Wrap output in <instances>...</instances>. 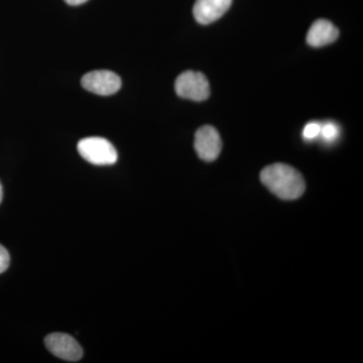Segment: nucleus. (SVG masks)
I'll list each match as a JSON object with an SVG mask.
<instances>
[{
    "mask_svg": "<svg viewBox=\"0 0 363 363\" xmlns=\"http://www.w3.org/2000/svg\"><path fill=\"white\" fill-rule=\"evenodd\" d=\"M262 183L283 200H295L304 194L306 185L300 172L286 164H272L260 173Z\"/></svg>",
    "mask_w": 363,
    "mask_h": 363,
    "instance_id": "f257e3e1",
    "label": "nucleus"
},
{
    "mask_svg": "<svg viewBox=\"0 0 363 363\" xmlns=\"http://www.w3.org/2000/svg\"><path fill=\"white\" fill-rule=\"evenodd\" d=\"M80 156L95 166H111L117 162L116 149L109 140L104 138H86L78 143Z\"/></svg>",
    "mask_w": 363,
    "mask_h": 363,
    "instance_id": "f03ea898",
    "label": "nucleus"
},
{
    "mask_svg": "<svg viewBox=\"0 0 363 363\" xmlns=\"http://www.w3.org/2000/svg\"><path fill=\"white\" fill-rule=\"evenodd\" d=\"M175 90L178 96L193 101H204L210 96L207 78L200 72L186 71L177 78Z\"/></svg>",
    "mask_w": 363,
    "mask_h": 363,
    "instance_id": "7ed1b4c3",
    "label": "nucleus"
},
{
    "mask_svg": "<svg viewBox=\"0 0 363 363\" xmlns=\"http://www.w3.org/2000/svg\"><path fill=\"white\" fill-rule=\"evenodd\" d=\"M81 85L91 93L109 96L121 89V79L111 71H92L83 76Z\"/></svg>",
    "mask_w": 363,
    "mask_h": 363,
    "instance_id": "20e7f679",
    "label": "nucleus"
},
{
    "mask_svg": "<svg viewBox=\"0 0 363 363\" xmlns=\"http://www.w3.org/2000/svg\"><path fill=\"white\" fill-rule=\"evenodd\" d=\"M45 344L52 355L67 362H79L83 357L82 347L69 334H50L45 338Z\"/></svg>",
    "mask_w": 363,
    "mask_h": 363,
    "instance_id": "39448f33",
    "label": "nucleus"
},
{
    "mask_svg": "<svg viewBox=\"0 0 363 363\" xmlns=\"http://www.w3.org/2000/svg\"><path fill=\"white\" fill-rule=\"evenodd\" d=\"M194 145L200 159L205 162H213L220 155L221 138L213 126H202L196 133Z\"/></svg>",
    "mask_w": 363,
    "mask_h": 363,
    "instance_id": "423d86ee",
    "label": "nucleus"
},
{
    "mask_svg": "<svg viewBox=\"0 0 363 363\" xmlns=\"http://www.w3.org/2000/svg\"><path fill=\"white\" fill-rule=\"evenodd\" d=\"M233 0H196L193 13L200 25H210L221 18L231 6Z\"/></svg>",
    "mask_w": 363,
    "mask_h": 363,
    "instance_id": "0eeeda50",
    "label": "nucleus"
},
{
    "mask_svg": "<svg viewBox=\"0 0 363 363\" xmlns=\"http://www.w3.org/2000/svg\"><path fill=\"white\" fill-rule=\"evenodd\" d=\"M338 37V28L333 23L326 20H318L307 33V43L313 48L324 47L335 42Z\"/></svg>",
    "mask_w": 363,
    "mask_h": 363,
    "instance_id": "6e6552de",
    "label": "nucleus"
},
{
    "mask_svg": "<svg viewBox=\"0 0 363 363\" xmlns=\"http://www.w3.org/2000/svg\"><path fill=\"white\" fill-rule=\"evenodd\" d=\"M338 133L339 130L336 124L328 123H325L323 126L321 125L320 135H322L324 140H327V142H333V140H336V138H337Z\"/></svg>",
    "mask_w": 363,
    "mask_h": 363,
    "instance_id": "1a4fd4ad",
    "label": "nucleus"
},
{
    "mask_svg": "<svg viewBox=\"0 0 363 363\" xmlns=\"http://www.w3.org/2000/svg\"><path fill=\"white\" fill-rule=\"evenodd\" d=\"M321 131V124L318 123H309L306 124L304 130H303V136L305 140H312L320 135Z\"/></svg>",
    "mask_w": 363,
    "mask_h": 363,
    "instance_id": "9d476101",
    "label": "nucleus"
},
{
    "mask_svg": "<svg viewBox=\"0 0 363 363\" xmlns=\"http://www.w3.org/2000/svg\"><path fill=\"white\" fill-rule=\"evenodd\" d=\"M11 262V257L6 248L0 245V274L6 271Z\"/></svg>",
    "mask_w": 363,
    "mask_h": 363,
    "instance_id": "9b49d317",
    "label": "nucleus"
},
{
    "mask_svg": "<svg viewBox=\"0 0 363 363\" xmlns=\"http://www.w3.org/2000/svg\"><path fill=\"white\" fill-rule=\"evenodd\" d=\"M87 1L88 0H65L66 4H68L69 6H80Z\"/></svg>",
    "mask_w": 363,
    "mask_h": 363,
    "instance_id": "f8f14e48",
    "label": "nucleus"
},
{
    "mask_svg": "<svg viewBox=\"0 0 363 363\" xmlns=\"http://www.w3.org/2000/svg\"><path fill=\"white\" fill-rule=\"evenodd\" d=\"M2 197H4V190H2V186L0 184V203L2 201Z\"/></svg>",
    "mask_w": 363,
    "mask_h": 363,
    "instance_id": "ddd939ff",
    "label": "nucleus"
}]
</instances>
